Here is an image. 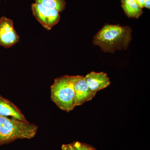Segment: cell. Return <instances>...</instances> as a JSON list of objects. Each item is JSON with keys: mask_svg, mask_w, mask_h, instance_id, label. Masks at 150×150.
Listing matches in <instances>:
<instances>
[{"mask_svg": "<svg viewBox=\"0 0 150 150\" xmlns=\"http://www.w3.org/2000/svg\"><path fill=\"white\" fill-rule=\"evenodd\" d=\"M131 34L132 29L129 26L106 24L95 35L93 42L103 52L114 53L128 48L132 40Z\"/></svg>", "mask_w": 150, "mask_h": 150, "instance_id": "obj_1", "label": "cell"}, {"mask_svg": "<svg viewBox=\"0 0 150 150\" xmlns=\"http://www.w3.org/2000/svg\"><path fill=\"white\" fill-rule=\"evenodd\" d=\"M38 126L28 121H23L0 115V146L18 139L33 138Z\"/></svg>", "mask_w": 150, "mask_h": 150, "instance_id": "obj_2", "label": "cell"}, {"mask_svg": "<svg viewBox=\"0 0 150 150\" xmlns=\"http://www.w3.org/2000/svg\"><path fill=\"white\" fill-rule=\"evenodd\" d=\"M78 76L56 78L51 86V100L61 110L69 112L74 108V85Z\"/></svg>", "mask_w": 150, "mask_h": 150, "instance_id": "obj_3", "label": "cell"}, {"mask_svg": "<svg viewBox=\"0 0 150 150\" xmlns=\"http://www.w3.org/2000/svg\"><path fill=\"white\" fill-rule=\"evenodd\" d=\"M33 13L38 21L47 30H50L60 21V12L57 10H47L37 3L31 6Z\"/></svg>", "mask_w": 150, "mask_h": 150, "instance_id": "obj_4", "label": "cell"}, {"mask_svg": "<svg viewBox=\"0 0 150 150\" xmlns=\"http://www.w3.org/2000/svg\"><path fill=\"white\" fill-rule=\"evenodd\" d=\"M19 40L13 21L6 16L1 17L0 18V46L9 48Z\"/></svg>", "mask_w": 150, "mask_h": 150, "instance_id": "obj_5", "label": "cell"}, {"mask_svg": "<svg viewBox=\"0 0 150 150\" xmlns=\"http://www.w3.org/2000/svg\"><path fill=\"white\" fill-rule=\"evenodd\" d=\"M75 107L90 101L95 96L96 93L89 88L85 77L79 76L74 85Z\"/></svg>", "mask_w": 150, "mask_h": 150, "instance_id": "obj_6", "label": "cell"}, {"mask_svg": "<svg viewBox=\"0 0 150 150\" xmlns=\"http://www.w3.org/2000/svg\"><path fill=\"white\" fill-rule=\"evenodd\" d=\"M85 77L89 88L95 92L106 88L110 84V79L105 73L92 71Z\"/></svg>", "mask_w": 150, "mask_h": 150, "instance_id": "obj_7", "label": "cell"}, {"mask_svg": "<svg viewBox=\"0 0 150 150\" xmlns=\"http://www.w3.org/2000/svg\"><path fill=\"white\" fill-rule=\"evenodd\" d=\"M0 115L15 118L20 121H27L21 110L13 103L1 95Z\"/></svg>", "mask_w": 150, "mask_h": 150, "instance_id": "obj_8", "label": "cell"}, {"mask_svg": "<svg viewBox=\"0 0 150 150\" xmlns=\"http://www.w3.org/2000/svg\"><path fill=\"white\" fill-rule=\"evenodd\" d=\"M121 7L126 16L129 18H138L143 13L135 0H121Z\"/></svg>", "mask_w": 150, "mask_h": 150, "instance_id": "obj_9", "label": "cell"}, {"mask_svg": "<svg viewBox=\"0 0 150 150\" xmlns=\"http://www.w3.org/2000/svg\"><path fill=\"white\" fill-rule=\"evenodd\" d=\"M35 2L47 10H57L60 12L66 8L65 0H35Z\"/></svg>", "mask_w": 150, "mask_h": 150, "instance_id": "obj_10", "label": "cell"}, {"mask_svg": "<svg viewBox=\"0 0 150 150\" xmlns=\"http://www.w3.org/2000/svg\"><path fill=\"white\" fill-rule=\"evenodd\" d=\"M72 144L78 150H96V149L92 146L85 143L76 142H74Z\"/></svg>", "mask_w": 150, "mask_h": 150, "instance_id": "obj_11", "label": "cell"}, {"mask_svg": "<svg viewBox=\"0 0 150 150\" xmlns=\"http://www.w3.org/2000/svg\"><path fill=\"white\" fill-rule=\"evenodd\" d=\"M62 150H78L72 144H63L62 146Z\"/></svg>", "mask_w": 150, "mask_h": 150, "instance_id": "obj_12", "label": "cell"}, {"mask_svg": "<svg viewBox=\"0 0 150 150\" xmlns=\"http://www.w3.org/2000/svg\"><path fill=\"white\" fill-rule=\"evenodd\" d=\"M135 2L137 3L141 8H143L144 7V0H135Z\"/></svg>", "mask_w": 150, "mask_h": 150, "instance_id": "obj_13", "label": "cell"}, {"mask_svg": "<svg viewBox=\"0 0 150 150\" xmlns=\"http://www.w3.org/2000/svg\"><path fill=\"white\" fill-rule=\"evenodd\" d=\"M144 7L150 9V0H144Z\"/></svg>", "mask_w": 150, "mask_h": 150, "instance_id": "obj_14", "label": "cell"}]
</instances>
